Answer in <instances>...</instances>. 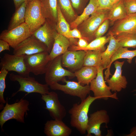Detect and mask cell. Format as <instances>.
<instances>
[{
	"label": "cell",
	"mask_w": 136,
	"mask_h": 136,
	"mask_svg": "<svg viewBox=\"0 0 136 136\" xmlns=\"http://www.w3.org/2000/svg\"><path fill=\"white\" fill-rule=\"evenodd\" d=\"M97 99H99L98 97L89 95L85 99L81 101L80 104H74L69 111L70 115L71 126L82 134H85L86 132L90 106Z\"/></svg>",
	"instance_id": "6da1fadb"
},
{
	"label": "cell",
	"mask_w": 136,
	"mask_h": 136,
	"mask_svg": "<svg viewBox=\"0 0 136 136\" xmlns=\"http://www.w3.org/2000/svg\"><path fill=\"white\" fill-rule=\"evenodd\" d=\"M29 105V101L23 98L13 104H9L7 98L5 106L0 113L2 130H3V127L5 123L11 119H15L19 122L24 123V117L27 115Z\"/></svg>",
	"instance_id": "7a4b0ae2"
},
{
	"label": "cell",
	"mask_w": 136,
	"mask_h": 136,
	"mask_svg": "<svg viewBox=\"0 0 136 136\" xmlns=\"http://www.w3.org/2000/svg\"><path fill=\"white\" fill-rule=\"evenodd\" d=\"M109 10H97L80 24L79 30L83 38L88 43L95 39V33L103 22L107 19Z\"/></svg>",
	"instance_id": "3957f363"
},
{
	"label": "cell",
	"mask_w": 136,
	"mask_h": 136,
	"mask_svg": "<svg viewBox=\"0 0 136 136\" xmlns=\"http://www.w3.org/2000/svg\"><path fill=\"white\" fill-rule=\"evenodd\" d=\"M62 55L50 60L45 74L46 83L49 86L56 83L62 81L68 77L70 79L75 77L74 73L63 68L61 64Z\"/></svg>",
	"instance_id": "277c9868"
},
{
	"label": "cell",
	"mask_w": 136,
	"mask_h": 136,
	"mask_svg": "<svg viewBox=\"0 0 136 136\" xmlns=\"http://www.w3.org/2000/svg\"><path fill=\"white\" fill-rule=\"evenodd\" d=\"M9 78L13 81L18 82L20 85L19 90L13 93L12 97H13L19 92L27 93V94L32 93H40L41 95L49 92V85L46 83L43 84L39 82L35 78L30 77H24L18 74L11 73L10 74Z\"/></svg>",
	"instance_id": "5b68a950"
},
{
	"label": "cell",
	"mask_w": 136,
	"mask_h": 136,
	"mask_svg": "<svg viewBox=\"0 0 136 136\" xmlns=\"http://www.w3.org/2000/svg\"><path fill=\"white\" fill-rule=\"evenodd\" d=\"M39 0L28 2L26 7L25 22L33 35L45 22Z\"/></svg>",
	"instance_id": "8992f818"
},
{
	"label": "cell",
	"mask_w": 136,
	"mask_h": 136,
	"mask_svg": "<svg viewBox=\"0 0 136 136\" xmlns=\"http://www.w3.org/2000/svg\"><path fill=\"white\" fill-rule=\"evenodd\" d=\"M62 82L65 83L62 85L56 83L49 86L51 89L63 92L70 95L79 97L83 100L87 97L91 91L89 85H83L78 82L67 80L64 79Z\"/></svg>",
	"instance_id": "52a82bcc"
},
{
	"label": "cell",
	"mask_w": 136,
	"mask_h": 136,
	"mask_svg": "<svg viewBox=\"0 0 136 136\" xmlns=\"http://www.w3.org/2000/svg\"><path fill=\"white\" fill-rule=\"evenodd\" d=\"M32 35L28 25L24 22L12 29L3 31L0 34V39L7 42L10 47L14 49Z\"/></svg>",
	"instance_id": "ba28073f"
},
{
	"label": "cell",
	"mask_w": 136,
	"mask_h": 136,
	"mask_svg": "<svg viewBox=\"0 0 136 136\" xmlns=\"http://www.w3.org/2000/svg\"><path fill=\"white\" fill-rule=\"evenodd\" d=\"M25 55L5 53L1 59V69H5L8 72H15L22 76H29L30 72L24 61Z\"/></svg>",
	"instance_id": "9c48e42d"
},
{
	"label": "cell",
	"mask_w": 136,
	"mask_h": 136,
	"mask_svg": "<svg viewBox=\"0 0 136 136\" xmlns=\"http://www.w3.org/2000/svg\"><path fill=\"white\" fill-rule=\"evenodd\" d=\"M97 68V73L96 78L90 84V90L94 94V96L99 99L107 100L109 98L118 99L116 93H112L109 86H107L104 79L103 71L105 69L100 66Z\"/></svg>",
	"instance_id": "30bf717a"
},
{
	"label": "cell",
	"mask_w": 136,
	"mask_h": 136,
	"mask_svg": "<svg viewBox=\"0 0 136 136\" xmlns=\"http://www.w3.org/2000/svg\"><path fill=\"white\" fill-rule=\"evenodd\" d=\"M49 53L44 52L31 55H25L24 61L29 72L36 75L45 74L50 61Z\"/></svg>",
	"instance_id": "8fae6325"
},
{
	"label": "cell",
	"mask_w": 136,
	"mask_h": 136,
	"mask_svg": "<svg viewBox=\"0 0 136 136\" xmlns=\"http://www.w3.org/2000/svg\"><path fill=\"white\" fill-rule=\"evenodd\" d=\"M41 99L45 103V109L49 112L50 116L55 120H62L66 115L64 107L59 100L58 95L54 91L41 95Z\"/></svg>",
	"instance_id": "7c38bea8"
},
{
	"label": "cell",
	"mask_w": 136,
	"mask_h": 136,
	"mask_svg": "<svg viewBox=\"0 0 136 136\" xmlns=\"http://www.w3.org/2000/svg\"><path fill=\"white\" fill-rule=\"evenodd\" d=\"M44 52H48L46 46L32 35L14 49L13 53L18 55H31Z\"/></svg>",
	"instance_id": "4fadbf2b"
},
{
	"label": "cell",
	"mask_w": 136,
	"mask_h": 136,
	"mask_svg": "<svg viewBox=\"0 0 136 136\" xmlns=\"http://www.w3.org/2000/svg\"><path fill=\"white\" fill-rule=\"evenodd\" d=\"M110 121V117L107 111L105 110H97L91 114L87 123L86 136H91L92 134L95 136H101V125L105 123L107 127Z\"/></svg>",
	"instance_id": "5bb4252c"
},
{
	"label": "cell",
	"mask_w": 136,
	"mask_h": 136,
	"mask_svg": "<svg viewBox=\"0 0 136 136\" xmlns=\"http://www.w3.org/2000/svg\"><path fill=\"white\" fill-rule=\"evenodd\" d=\"M86 52L84 50H68L62 55L61 64L63 67L75 72L83 66L84 58Z\"/></svg>",
	"instance_id": "9a60e30c"
},
{
	"label": "cell",
	"mask_w": 136,
	"mask_h": 136,
	"mask_svg": "<svg viewBox=\"0 0 136 136\" xmlns=\"http://www.w3.org/2000/svg\"><path fill=\"white\" fill-rule=\"evenodd\" d=\"M54 24L46 19L45 22L33 34L47 47V51L51 52L57 32L53 27Z\"/></svg>",
	"instance_id": "2e32d148"
},
{
	"label": "cell",
	"mask_w": 136,
	"mask_h": 136,
	"mask_svg": "<svg viewBox=\"0 0 136 136\" xmlns=\"http://www.w3.org/2000/svg\"><path fill=\"white\" fill-rule=\"evenodd\" d=\"M124 62V61H115L113 64L115 72L111 78L105 80L112 91L119 92L127 87L128 83L126 79L125 76L122 75V68Z\"/></svg>",
	"instance_id": "e0dca14e"
},
{
	"label": "cell",
	"mask_w": 136,
	"mask_h": 136,
	"mask_svg": "<svg viewBox=\"0 0 136 136\" xmlns=\"http://www.w3.org/2000/svg\"><path fill=\"white\" fill-rule=\"evenodd\" d=\"M110 30L115 36L124 33H136V13L116 22Z\"/></svg>",
	"instance_id": "ac0fdd59"
},
{
	"label": "cell",
	"mask_w": 136,
	"mask_h": 136,
	"mask_svg": "<svg viewBox=\"0 0 136 136\" xmlns=\"http://www.w3.org/2000/svg\"><path fill=\"white\" fill-rule=\"evenodd\" d=\"M44 132L47 136H69L72 130L62 120L54 119L46 122Z\"/></svg>",
	"instance_id": "d6986e66"
},
{
	"label": "cell",
	"mask_w": 136,
	"mask_h": 136,
	"mask_svg": "<svg viewBox=\"0 0 136 136\" xmlns=\"http://www.w3.org/2000/svg\"><path fill=\"white\" fill-rule=\"evenodd\" d=\"M71 45V42L69 39L57 32L55 37L52 50L49 54L50 60L63 54Z\"/></svg>",
	"instance_id": "ffe728a7"
},
{
	"label": "cell",
	"mask_w": 136,
	"mask_h": 136,
	"mask_svg": "<svg viewBox=\"0 0 136 136\" xmlns=\"http://www.w3.org/2000/svg\"><path fill=\"white\" fill-rule=\"evenodd\" d=\"M42 14L46 19L53 23L58 20V0H39Z\"/></svg>",
	"instance_id": "44dd1931"
},
{
	"label": "cell",
	"mask_w": 136,
	"mask_h": 136,
	"mask_svg": "<svg viewBox=\"0 0 136 136\" xmlns=\"http://www.w3.org/2000/svg\"><path fill=\"white\" fill-rule=\"evenodd\" d=\"M108 34L110 37L109 43L107 49L102 53L101 65L105 69L107 68L106 70L109 68L112 56L120 46L118 40L110 31Z\"/></svg>",
	"instance_id": "7402d4cb"
},
{
	"label": "cell",
	"mask_w": 136,
	"mask_h": 136,
	"mask_svg": "<svg viewBox=\"0 0 136 136\" xmlns=\"http://www.w3.org/2000/svg\"><path fill=\"white\" fill-rule=\"evenodd\" d=\"M74 73L78 82L83 86L89 85L91 82L96 76L97 68L84 66Z\"/></svg>",
	"instance_id": "603a6c76"
},
{
	"label": "cell",
	"mask_w": 136,
	"mask_h": 136,
	"mask_svg": "<svg viewBox=\"0 0 136 136\" xmlns=\"http://www.w3.org/2000/svg\"><path fill=\"white\" fill-rule=\"evenodd\" d=\"M135 56H136V49L130 50H128L127 48L120 46L112 56L109 68L105 71V80L109 78L110 76L112 75L110 69L112 64L113 62L119 59H127L128 62L130 64L132 62V59Z\"/></svg>",
	"instance_id": "cb8c5ba5"
},
{
	"label": "cell",
	"mask_w": 136,
	"mask_h": 136,
	"mask_svg": "<svg viewBox=\"0 0 136 136\" xmlns=\"http://www.w3.org/2000/svg\"><path fill=\"white\" fill-rule=\"evenodd\" d=\"M106 36H102L96 38L89 43L87 46L84 48H80L77 46L72 45L69 47V50L78 51L88 50H101L104 51L106 50L105 45L109 42L110 37Z\"/></svg>",
	"instance_id": "d4e9b609"
},
{
	"label": "cell",
	"mask_w": 136,
	"mask_h": 136,
	"mask_svg": "<svg viewBox=\"0 0 136 136\" xmlns=\"http://www.w3.org/2000/svg\"><path fill=\"white\" fill-rule=\"evenodd\" d=\"M97 0H89L88 4L84 9L81 15L77 17L70 24V27L74 29L77 28L87 19L90 15L96 12L97 9Z\"/></svg>",
	"instance_id": "484cf974"
},
{
	"label": "cell",
	"mask_w": 136,
	"mask_h": 136,
	"mask_svg": "<svg viewBox=\"0 0 136 136\" xmlns=\"http://www.w3.org/2000/svg\"><path fill=\"white\" fill-rule=\"evenodd\" d=\"M127 15L123 0H121L113 5L110 10L107 19L109 21L110 24L112 25L116 21L125 17Z\"/></svg>",
	"instance_id": "4316f807"
},
{
	"label": "cell",
	"mask_w": 136,
	"mask_h": 136,
	"mask_svg": "<svg viewBox=\"0 0 136 136\" xmlns=\"http://www.w3.org/2000/svg\"><path fill=\"white\" fill-rule=\"evenodd\" d=\"M27 2L26 1L15 10L9 23L8 30L12 29L25 22L26 8Z\"/></svg>",
	"instance_id": "83f0119b"
},
{
	"label": "cell",
	"mask_w": 136,
	"mask_h": 136,
	"mask_svg": "<svg viewBox=\"0 0 136 136\" xmlns=\"http://www.w3.org/2000/svg\"><path fill=\"white\" fill-rule=\"evenodd\" d=\"M83 66H88L96 67L101 66V54L104 52L101 50L85 51Z\"/></svg>",
	"instance_id": "f1b7e54d"
},
{
	"label": "cell",
	"mask_w": 136,
	"mask_h": 136,
	"mask_svg": "<svg viewBox=\"0 0 136 136\" xmlns=\"http://www.w3.org/2000/svg\"><path fill=\"white\" fill-rule=\"evenodd\" d=\"M114 37L118 40L121 47L133 48L136 47V33H122Z\"/></svg>",
	"instance_id": "f546056e"
},
{
	"label": "cell",
	"mask_w": 136,
	"mask_h": 136,
	"mask_svg": "<svg viewBox=\"0 0 136 136\" xmlns=\"http://www.w3.org/2000/svg\"><path fill=\"white\" fill-rule=\"evenodd\" d=\"M58 20L56 28L57 32L65 36L70 30L69 24L66 21L58 3Z\"/></svg>",
	"instance_id": "4dcf8cb0"
},
{
	"label": "cell",
	"mask_w": 136,
	"mask_h": 136,
	"mask_svg": "<svg viewBox=\"0 0 136 136\" xmlns=\"http://www.w3.org/2000/svg\"><path fill=\"white\" fill-rule=\"evenodd\" d=\"M61 10L69 19L73 20L76 17L71 0H57Z\"/></svg>",
	"instance_id": "1f68e13d"
},
{
	"label": "cell",
	"mask_w": 136,
	"mask_h": 136,
	"mask_svg": "<svg viewBox=\"0 0 136 136\" xmlns=\"http://www.w3.org/2000/svg\"><path fill=\"white\" fill-rule=\"evenodd\" d=\"M8 71L6 70L1 69L0 71V109H3L4 104L6 103V100L4 99V94L6 88L5 80Z\"/></svg>",
	"instance_id": "d6a6232c"
},
{
	"label": "cell",
	"mask_w": 136,
	"mask_h": 136,
	"mask_svg": "<svg viewBox=\"0 0 136 136\" xmlns=\"http://www.w3.org/2000/svg\"><path fill=\"white\" fill-rule=\"evenodd\" d=\"M109 24V21L108 19H106L103 22L95 33V39L103 36L108 30Z\"/></svg>",
	"instance_id": "836d02e7"
},
{
	"label": "cell",
	"mask_w": 136,
	"mask_h": 136,
	"mask_svg": "<svg viewBox=\"0 0 136 136\" xmlns=\"http://www.w3.org/2000/svg\"><path fill=\"white\" fill-rule=\"evenodd\" d=\"M127 15L136 13V0H123Z\"/></svg>",
	"instance_id": "e575fe53"
},
{
	"label": "cell",
	"mask_w": 136,
	"mask_h": 136,
	"mask_svg": "<svg viewBox=\"0 0 136 136\" xmlns=\"http://www.w3.org/2000/svg\"><path fill=\"white\" fill-rule=\"evenodd\" d=\"M97 10H110L113 6L111 0H97Z\"/></svg>",
	"instance_id": "d590c367"
},
{
	"label": "cell",
	"mask_w": 136,
	"mask_h": 136,
	"mask_svg": "<svg viewBox=\"0 0 136 136\" xmlns=\"http://www.w3.org/2000/svg\"><path fill=\"white\" fill-rule=\"evenodd\" d=\"M67 38L79 39L82 38V36L80 31L77 28L70 30L65 36Z\"/></svg>",
	"instance_id": "8d00e7d4"
},
{
	"label": "cell",
	"mask_w": 136,
	"mask_h": 136,
	"mask_svg": "<svg viewBox=\"0 0 136 136\" xmlns=\"http://www.w3.org/2000/svg\"><path fill=\"white\" fill-rule=\"evenodd\" d=\"M88 0H71L73 7L77 9L82 6Z\"/></svg>",
	"instance_id": "74e56055"
},
{
	"label": "cell",
	"mask_w": 136,
	"mask_h": 136,
	"mask_svg": "<svg viewBox=\"0 0 136 136\" xmlns=\"http://www.w3.org/2000/svg\"><path fill=\"white\" fill-rule=\"evenodd\" d=\"M10 46L9 44L7 42L0 39V53L5 50L10 51Z\"/></svg>",
	"instance_id": "f35d334b"
},
{
	"label": "cell",
	"mask_w": 136,
	"mask_h": 136,
	"mask_svg": "<svg viewBox=\"0 0 136 136\" xmlns=\"http://www.w3.org/2000/svg\"><path fill=\"white\" fill-rule=\"evenodd\" d=\"M77 43V46L80 48H84L86 47L89 43L85 39L83 38L79 39Z\"/></svg>",
	"instance_id": "ab89813d"
},
{
	"label": "cell",
	"mask_w": 136,
	"mask_h": 136,
	"mask_svg": "<svg viewBox=\"0 0 136 136\" xmlns=\"http://www.w3.org/2000/svg\"><path fill=\"white\" fill-rule=\"evenodd\" d=\"M27 0H13L15 10L19 7L24 2Z\"/></svg>",
	"instance_id": "60d3db41"
},
{
	"label": "cell",
	"mask_w": 136,
	"mask_h": 136,
	"mask_svg": "<svg viewBox=\"0 0 136 136\" xmlns=\"http://www.w3.org/2000/svg\"><path fill=\"white\" fill-rule=\"evenodd\" d=\"M125 136H136V126L131 128L130 130V133L125 135Z\"/></svg>",
	"instance_id": "b9f144b4"
},
{
	"label": "cell",
	"mask_w": 136,
	"mask_h": 136,
	"mask_svg": "<svg viewBox=\"0 0 136 136\" xmlns=\"http://www.w3.org/2000/svg\"><path fill=\"white\" fill-rule=\"evenodd\" d=\"M121 0H111L113 6L119 2Z\"/></svg>",
	"instance_id": "7bdbcfd3"
},
{
	"label": "cell",
	"mask_w": 136,
	"mask_h": 136,
	"mask_svg": "<svg viewBox=\"0 0 136 136\" xmlns=\"http://www.w3.org/2000/svg\"><path fill=\"white\" fill-rule=\"evenodd\" d=\"M132 91H133V92L135 91V92H136L135 93V94H134V95H136V89H135V90H133Z\"/></svg>",
	"instance_id": "ee69618b"
},
{
	"label": "cell",
	"mask_w": 136,
	"mask_h": 136,
	"mask_svg": "<svg viewBox=\"0 0 136 136\" xmlns=\"http://www.w3.org/2000/svg\"><path fill=\"white\" fill-rule=\"evenodd\" d=\"M32 0H27V1L28 2L30 1H31Z\"/></svg>",
	"instance_id": "f6af8a7d"
},
{
	"label": "cell",
	"mask_w": 136,
	"mask_h": 136,
	"mask_svg": "<svg viewBox=\"0 0 136 136\" xmlns=\"http://www.w3.org/2000/svg\"><path fill=\"white\" fill-rule=\"evenodd\" d=\"M135 63L136 64V58L135 59Z\"/></svg>",
	"instance_id": "bcb514c9"
}]
</instances>
